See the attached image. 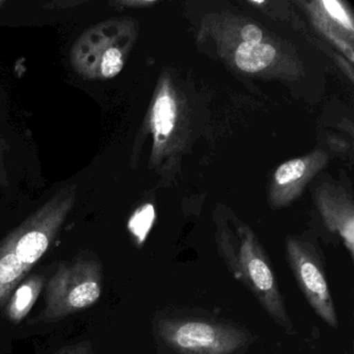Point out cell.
Masks as SVG:
<instances>
[{
	"instance_id": "6da1fadb",
	"label": "cell",
	"mask_w": 354,
	"mask_h": 354,
	"mask_svg": "<svg viewBox=\"0 0 354 354\" xmlns=\"http://www.w3.org/2000/svg\"><path fill=\"white\" fill-rule=\"evenodd\" d=\"M74 202L75 188L67 186L0 243V308L53 245Z\"/></svg>"
},
{
	"instance_id": "7a4b0ae2",
	"label": "cell",
	"mask_w": 354,
	"mask_h": 354,
	"mask_svg": "<svg viewBox=\"0 0 354 354\" xmlns=\"http://www.w3.org/2000/svg\"><path fill=\"white\" fill-rule=\"evenodd\" d=\"M219 250L235 279L252 292L269 316L286 330L292 329L270 261L256 238L246 231L237 242L223 237Z\"/></svg>"
},
{
	"instance_id": "3957f363",
	"label": "cell",
	"mask_w": 354,
	"mask_h": 354,
	"mask_svg": "<svg viewBox=\"0 0 354 354\" xmlns=\"http://www.w3.org/2000/svg\"><path fill=\"white\" fill-rule=\"evenodd\" d=\"M46 306L38 320H62L94 306L103 290L102 264L93 256H80L59 265L47 281Z\"/></svg>"
},
{
	"instance_id": "277c9868",
	"label": "cell",
	"mask_w": 354,
	"mask_h": 354,
	"mask_svg": "<svg viewBox=\"0 0 354 354\" xmlns=\"http://www.w3.org/2000/svg\"><path fill=\"white\" fill-rule=\"evenodd\" d=\"M159 335L181 354H234L248 341L241 330L204 320H167Z\"/></svg>"
},
{
	"instance_id": "5b68a950",
	"label": "cell",
	"mask_w": 354,
	"mask_h": 354,
	"mask_svg": "<svg viewBox=\"0 0 354 354\" xmlns=\"http://www.w3.org/2000/svg\"><path fill=\"white\" fill-rule=\"evenodd\" d=\"M287 257L292 272L310 306L331 327L337 317L320 258L310 246L296 240L287 242Z\"/></svg>"
},
{
	"instance_id": "8992f818",
	"label": "cell",
	"mask_w": 354,
	"mask_h": 354,
	"mask_svg": "<svg viewBox=\"0 0 354 354\" xmlns=\"http://www.w3.org/2000/svg\"><path fill=\"white\" fill-rule=\"evenodd\" d=\"M109 28L107 24L91 28L74 44L72 65L82 77L109 80L123 69V53L113 45Z\"/></svg>"
},
{
	"instance_id": "52a82bcc",
	"label": "cell",
	"mask_w": 354,
	"mask_h": 354,
	"mask_svg": "<svg viewBox=\"0 0 354 354\" xmlns=\"http://www.w3.org/2000/svg\"><path fill=\"white\" fill-rule=\"evenodd\" d=\"M44 275L36 274L24 279L5 306V315L11 322H22L36 304L45 287Z\"/></svg>"
},
{
	"instance_id": "ba28073f",
	"label": "cell",
	"mask_w": 354,
	"mask_h": 354,
	"mask_svg": "<svg viewBox=\"0 0 354 354\" xmlns=\"http://www.w3.org/2000/svg\"><path fill=\"white\" fill-rule=\"evenodd\" d=\"M275 49L268 44L242 43L235 55L236 65L248 73L261 71L272 63Z\"/></svg>"
},
{
	"instance_id": "9c48e42d",
	"label": "cell",
	"mask_w": 354,
	"mask_h": 354,
	"mask_svg": "<svg viewBox=\"0 0 354 354\" xmlns=\"http://www.w3.org/2000/svg\"><path fill=\"white\" fill-rule=\"evenodd\" d=\"M176 120V105L167 95H161L157 99L153 111V124L157 133L169 136L174 129Z\"/></svg>"
},
{
	"instance_id": "30bf717a",
	"label": "cell",
	"mask_w": 354,
	"mask_h": 354,
	"mask_svg": "<svg viewBox=\"0 0 354 354\" xmlns=\"http://www.w3.org/2000/svg\"><path fill=\"white\" fill-rule=\"evenodd\" d=\"M154 219L155 210L152 205H145L132 215L128 223V227L132 235L138 240V243H144L152 227Z\"/></svg>"
},
{
	"instance_id": "8fae6325",
	"label": "cell",
	"mask_w": 354,
	"mask_h": 354,
	"mask_svg": "<svg viewBox=\"0 0 354 354\" xmlns=\"http://www.w3.org/2000/svg\"><path fill=\"white\" fill-rule=\"evenodd\" d=\"M306 165L301 159H293L281 165L275 171V181L281 185L297 181L306 173Z\"/></svg>"
},
{
	"instance_id": "7c38bea8",
	"label": "cell",
	"mask_w": 354,
	"mask_h": 354,
	"mask_svg": "<svg viewBox=\"0 0 354 354\" xmlns=\"http://www.w3.org/2000/svg\"><path fill=\"white\" fill-rule=\"evenodd\" d=\"M323 5L325 6L326 11L333 16L335 19L337 21L341 22L343 26H347L350 30H352L351 22H350L349 18H348L347 14L344 11L343 8L341 7L339 3L337 1H324Z\"/></svg>"
},
{
	"instance_id": "4fadbf2b",
	"label": "cell",
	"mask_w": 354,
	"mask_h": 354,
	"mask_svg": "<svg viewBox=\"0 0 354 354\" xmlns=\"http://www.w3.org/2000/svg\"><path fill=\"white\" fill-rule=\"evenodd\" d=\"M242 38H243L244 43L248 44H258L262 41L263 35L260 28L258 26H244L241 32Z\"/></svg>"
},
{
	"instance_id": "5bb4252c",
	"label": "cell",
	"mask_w": 354,
	"mask_h": 354,
	"mask_svg": "<svg viewBox=\"0 0 354 354\" xmlns=\"http://www.w3.org/2000/svg\"><path fill=\"white\" fill-rule=\"evenodd\" d=\"M57 354H96L93 349V346L86 342L76 344V345L68 346L59 350Z\"/></svg>"
},
{
	"instance_id": "9a60e30c",
	"label": "cell",
	"mask_w": 354,
	"mask_h": 354,
	"mask_svg": "<svg viewBox=\"0 0 354 354\" xmlns=\"http://www.w3.org/2000/svg\"><path fill=\"white\" fill-rule=\"evenodd\" d=\"M6 5V1H3V0H0V8H3V6Z\"/></svg>"
}]
</instances>
